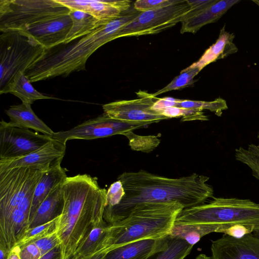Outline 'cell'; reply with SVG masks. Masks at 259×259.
Instances as JSON below:
<instances>
[{
  "label": "cell",
  "mask_w": 259,
  "mask_h": 259,
  "mask_svg": "<svg viewBox=\"0 0 259 259\" xmlns=\"http://www.w3.org/2000/svg\"><path fill=\"white\" fill-rule=\"evenodd\" d=\"M72 25L69 14L39 23L23 31L31 35L46 49L64 42Z\"/></svg>",
  "instance_id": "16"
},
{
  "label": "cell",
  "mask_w": 259,
  "mask_h": 259,
  "mask_svg": "<svg viewBox=\"0 0 259 259\" xmlns=\"http://www.w3.org/2000/svg\"><path fill=\"white\" fill-rule=\"evenodd\" d=\"M179 100V99L171 97L158 98L154 104L152 109L156 111H161L168 107H176V103Z\"/></svg>",
  "instance_id": "39"
},
{
  "label": "cell",
  "mask_w": 259,
  "mask_h": 259,
  "mask_svg": "<svg viewBox=\"0 0 259 259\" xmlns=\"http://www.w3.org/2000/svg\"><path fill=\"white\" fill-rule=\"evenodd\" d=\"M42 255L34 243L22 247L20 252L21 259H40Z\"/></svg>",
  "instance_id": "38"
},
{
  "label": "cell",
  "mask_w": 259,
  "mask_h": 259,
  "mask_svg": "<svg viewBox=\"0 0 259 259\" xmlns=\"http://www.w3.org/2000/svg\"><path fill=\"white\" fill-rule=\"evenodd\" d=\"M70 10L57 0H1L0 31H25Z\"/></svg>",
  "instance_id": "7"
},
{
  "label": "cell",
  "mask_w": 259,
  "mask_h": 259,
  "mask_svg": "<svg viewBox=\"0 0 259 259\" xmlns=\"http://www.w3.org/2000/svg\"><path fill=\"white\" fill-rule=\"evenodd\" d=\"M174 224H242L252 229V235L259 238V204L246 199L212 197L206 203L182 209Z\"/></svg>",
  "instance_id": "5"
},
{
  "label": "cell",
  "mask_w": 259,
  "mask_h": 259,
  "mask_svg": "<svg viewBox=\"0 0 259 259\" xmlns=\"http://www.w3.org/2000/svg\"><path fill=\"white\" fill-rule=\"evenodd\" d=\"M67 177L65 170L61 167V163L52 166L44 173L34 190L30 211L29 223L41 202L52 190L62 183Z\"/></svg>",
  "instance_id": "20"
},
{
  "label": "cell",
  "mask_w": 259,
  "mask_h": 259,
  "mask_svg": "<svg viewBox=\"0 0 259 259\" xmlns=\"http://www.w3.org/2000/svg\"><path fill=\"white\" fill-rule=\"evenodd\" d=\"M234 37L233 33L225 31L224 26L216 42L205 51L197 62L187 68H197L201 71L209 64L236 53L238 49L233 42Z\"/></svg>",
  "instance_id": "21"
},
{
  "label": "cell",
  "mask_w": 259,
  "mask_h": 259,
  "mask_svg": "<svg viewBox=\"0 0 259 259\" xmlns=\"http://www.w3.org/2000/svg\"><path fill=\"white\" fill-rule=\"evenodd\" d=\"M69 15L72 19V25L64 43L83 36L99 26L109 22L100 21L92 15L80 10H70Z\"/></svg>",
  "instance_id": "23"
},
{
  "label": "cell",
  "mask_w": 259,
  "mask_h": 259,
  "mask_svg": "<svg viewBox=\"0 0 259 259\" xmlns=\"http://www.w3.org/2000/svg\"><path fill=\"white\" fill-rule=\"evenodd\" d=\"M253 229L242 224H235L228 226H223L218 232L223 233L233 238L240 239L247 234H252Z\"/></svg>",
  "instance_id": "34"
},
{
  "label": "cell",
  "mask_w": 259,
  "mask_h": 259,
  "mask_svg": "<svg viewBox=\"0 0 259 259\" xmlns=\"http://www.w3.org/2000/svg\"><path fill=\"white\" fill-rule=\"evenodd\" d=\"M137 94L140 97L138 99L116 101L103 105L104 113L113 119L143 126L168 119L159 111L152 109L158 98L143 91Z\"/></svg>",
  "instance_id": "10"
},
{
  "label": "cell",
  "mask_w": 259,
  "mask_h": 259,
  "mask_svg": "<svg viewBox=\"0 0 259 259\" xmlns=\"http://www.w3.org/2000/svg\"><path fill=\"white\" fill-rule=\"evenodd\" d=\"M66 144L52 139L39 149L23 156L9 160H0V170L16 167H27L47 171L61 163L65 155Z\"/></svg>",
  "instance_id": "13"
},
{
  "label": "cell",
  "mask_w": 259,
  "mask_h": 259,
  "mask_svg": "<svg viewBox=\"0 0 259 259\" xmlns=\"http://www.w3.org/2000/svg\"><path fill=\"white\" fill-rule=\"evenodd\" d=\"M179 0H138L134 4V8L140 12L164 8Z\"/></svg>",
  "instance_id": "32"
},
{
  "label": "cell",
  "mask_w": 259,
  "mask_h": 259,
  "mask_svg": "<svg viewBox=\"0 0 259 259\" xmlns=\"http://www.w3.org/2000/svg\"><path fill=\"white\" fill-rule=\"evenodd\" d=\"M190 10L187 0H179L164 8L141 12L118 32L116 38L161 32L182 22Z\"/></svg>",
  "instance_id": "8"
},
{
  "label": "cell",
  "mask_w": 259,
  "mask_h": 259,
  "mask_svg": "<svg viewBox=\"0 0 259 259\" xmlns=\"http://www.w3.org/2000/svg\"><path fill=\"white\" fill-rule=\"evenodd\" d=\"M0 93L5 94L15 77L27 71L44 55L46 49L21 30L1 32Z\"/></svg>",
  "instance_id": "6"
},
{
  "label": "cell",
  "mask_w": 259,
  "mask_h": 259,
  "mask_svg": "<svg viewBox=\"0 0 259 259\" xmlns=\"http://www.w3.org/2000/svg\"><path fill=\"white\" fill-rule=\"evenodd\" d=\"M7 93L16 96L23 103L31 105L38 100L55 99L36 90L24 73H19L15 77L9 85L5 94Z\"/></svg>",
  "instance_id": "24"
},
{
  "label": "cell",
  "mask_w": 259,
  "mask_h": 259,
  "mask_svg": "<svg viewBox=\"0 0 259 259\" xmlns=\"http://www.w3.org/2000/svg\"><path fill=\"white\" fill-rule=\"evenodd\" d=\"M52 139L27 128L0 122V160L20 157L36 151Z\"/></svg>",
  "instance_id": "11"
},
{
  "label": "cell",
  "mask_w": 259,
  "mask_h": 259,
  "mask_svg": "<svg viewBox=\"0 0 259 259\" xmlns=\"http://www.w3.org/2000/svg\"><path fill=\"white\" fill-rule=\"evenodd\" d=\"M61 190L63 207L55 232L60 242V259H70L91 230L105 223L107 190L87 174L67 177Z\"/></svg>",
  "instance_id": "2"
},
{
  "label": "cell",
  "mask_w": 259,
  "mask_h": 259,
  "mask_svg": "<svg viewBox=\"0 0 259 259\" xmlns=\"http://www.w3.org/2000/svg\"><path fill=\"white\" fill-rule=\"evenodd\" d=\"M211 259H259V238L252 234L240 239L224 235L212 242Z\"/></svg>",
  "instance_id": "14"
},
{
  "label": "cell",
  "mask_w": 259,
  "mask_h": 259,
  "mask_svg": "<svg viewBox=\"0 0 259 259\" xmlns=\"http://www.w3.org/2000/svg\"><path fill=\"white\" fill-rule=\"evenodd\" d=\"M6 113L10 118L8 123L11 125L31 129L50 137L55 133L34 113L31 104L22 103L11 106Z\"/></svg>",
  "instance_id": "18"
},
{
  "label": "cell",
  "mask_w": 259,
  "mask_h": 259,
  "mask_svg": "<svg viewBox=\"0 0 259 259\" xmlns=\"http://www.w3.org/2000/svg\"><path fill=\"white\" fill-rule=\"evenodd\" d=\"M46 171L16 167L0 170V218L6 219Z\"/></svg>",
  "instance_id": "9"
},
{
  "label": "cell",
  "mask_w": 259,
  "mask_h": 259,
  "mask_svg": "<svg viewBox=\"0 0 259 259\" xmlns=\"http://www.w3.org/2000/svg\"><path fill=\"white\" fill-rule=\"evenodd\" d=\"M235 157L247 165L251 169L253 175L259 180V143L257 145L249 144L246 149L241 147L236 149Z\"/></svg>",
  "instance_id": "28"
},
{
  "label": "cell",
  "mask_w": 259,
  "mask_h": 259,
  "mask_svg": "<svg viewBox=\"0 0 259 259\" xmlns=\"http://www.w3.org/2000/svg\"><path fill=\"white\" fill-rule=\"evenodd\" d=\"M142 127L144 126L113 119L104 113L69 130L54 133L51 137L66 144L67 141L70 140H92L115 135H123Z\"/></svg>",
  "instance_id": "12"
},
{
  "label": "cell",
  "mask_w": 259,
  "mask_h": 259,
  "mask_svg": "<svg viewBox=\"0 0 259 259\" xmlns=\"http://www.w3.org/2000/svg\"><path fill=\"white\" fill-rule=\"evenodd\" d=\"M62 183L53 189L41 202L30 221L28 228L46 223L61 213L63 203L61 190Z\"/></svg>",
  "instance_id": "22"
},
{
  "label": "cell",
  "mask_w": 259,
  "mask_h": 259,
  "mask_svg": "<svg viewBox=\"0 0 259 259\" xmlns=\"http://www.w3.org/2000/svg\"><path fill=\"white\" fill-rule=\"evenodd\" d=\"M176 107L201 110H208L218 116H221L223 111L228 109L226 101L221 98H217L212 101L179 100L177 102Z\"/></svg>",
  "instance_id": "29"
},
{
  "label": "cell",
  "mask_w": 259,
  "mask_h": 259,
  "mask_svg": "<svg viewBox=\"0 0 259 259\" xmlns=\"http://www.w3.org/2000/svg\"><path fill=\"white\" fill-rule=\"evenodd\" d=\"M237 0H215L206 9L194 17L181 22V33H195L203 26L218 20Z\"/></svg>",
  "instance_id": "19"
},
{
  "label": "cell",
  "mask_w": 259,
  "mask_h": 259,
  "mask_svg": "<svg viewBox=\"0 0 259 259\" xmlns=\"http://www.w3.org/2000/svg\"><path fill=\"white\" fill-rule=\"evenodd\" d=\"M70 10L88 13L100 21L109 22L131 7L129 0H57Z\"/></svg>",
  "instance_id": "15"
},
{
  "label": "cell",
  "mask_w": 259,
  "mask_h": 259,
  "mask_svg": "<svg viewBox=\"0 0 259 259\" xmlns=\"http://www.w3.org/2000/svg\"><path fill=\"white\" fill-rule=\"evenodd\" d=\"M195 259H211V257L207 256L204 254H200L196 256Z\"/></svg>",
  "instance_id": "41"
},
{
  "label": "cell",
  "mask_w": 259,
  "mask_h": 259,
  "mask_svg": "<svg viewBox=\"0 0 259 259\" xmlns=\"http://www.w3.org/2000/svg\"><path fill=\"white\" fill-rule=\"evenodd\" d=\"M169 235L157 239H143L132 242L117 247L106 255L105 259H147L152 254L163 249Z\"/></svg>",
  "instance_id": "17"
},
{
  "label": "cell",
  "mask_w": 259,
  "mask_h": 259,
  "mask_svg": "<svg viewBox=\"0 0 259 259\" xmlns=\"http://www.w3.org/2000/svg\"><path fill=\"white\" fill-rule=\"evenodd\" d=\"M215 0H187L188 4L190 6V10L185 16L183 21L194 17L208 7Z\"/></svg>",
  "instance_id": "36"
},
{
  "label": "cell",
  "mask_w": 259,
  "mask_h": 259,
  "mask_svg": "<svg viewBox=\"0 0 259 259\" xmlns=\"http://www.w3.org/2000/svg\"><path fill=\"white\" fill-rule=\"evenodd\" d=\"M123 135L128 138L129 145L132 149L144 152L152 151L160 142L156 136H139L134 134L133 131L125 133Z\"/></svg>",
  "instance_id": "31"
},
{
  "label": "cell",
  "mask_w": 259,
  "mask_h": 259,
  "mask_svg": "<svg viewBox=\"0 0 259 259\" xmlns=\"http://www.w3.org/2000/svg\"><path fill=\"white\" fill-rule=\"evenodd\" d=\"M125 194L122 183L117 180L110 186L107 190L106 206H113L118 204Z\"/></svg>",
  "instance_id": "33"
},
{
  "label": "cell",
  "mask_w": 259,
  "mask_h": 259,
  "mask_svg": "<svg viewBox=\"0 0 259 259\" xmlns=\"http://www.w3.org/2000/svg\"><path fill=\"white\" fill-rule=\"evenodd\" d=\"M253 2H254V3H256L259 6V1H253Z\"/></svg>",
  "instance_id": "42"
},
{
  "label": "cell",
  "mask_w": 259,
  "mask_h": 259,
  "mask_svg": "<svg viewBox=\"0 0 259 259\" xmlns=\"http://www.w3.org/2000/svg\"><path fill=\"white\" fill-rule=\"evenodd\" d=\"M34 244L39 249L42 255L56 247H59L60 242L55 231L49 235L38 239Z\"/></svg>",
  "instance_id": "35"
},
{
  "label": "cell",
  "mask_w": 259,
  "mask_h": 259,
  "mask_svg": "<svg viewBox=\"0 0 259 259\" xmlns=\"http://www.w3.org/2000/svg\"><path fill=\"white\" fill-rule=\"evenodd\" d=\"M58 216L46 223L28 228L15 245L21 248L54 232L55 231Z\"/></svg>",
  "instance_id": "27"
},
{
  "label": "cell",
  "mask_w": 259,
  "mask_h": 259,
  "mask_svg": "<svg viewBox=\"0 0 259 259\" xmlns=\"http://www.w3.org/2000/svg\"><path fill=\"white\" fill-rule=\"evenodd\" d=\"M209 177L194 173L179 178H169L144 170L124 172L117 180L125 194L113 206H106L103 218L110 224L124 219L137 206L149 203L177 202L184 208L204 203L213 195L207 184Z\"/></svg>",
  "instance_id": "1"
},
{
  "label": "cell",
  "mask_w": 259,
  "mask_h": 259,
  "mask_svg": "<svg viewBox=\"0 0 259 259\" xmlns=\"http://www.w3.org/2000/svg\"><path fill=\"white\" fill-rule=\"evenodd\" d=\"M223 225L174 224L170 236L185 240L194 245L204 236L212 232H218Z\"/></svg>",
  "instance_id": "25"
},
{
  "label": "cell",
  "mask_w": 259,
  "mask_h": 259,
  "mask_svg": "<svg viewBox=\"0 0 259 259\" xmlns=\"http://www.w3.org/2000/svg\"><path fill=\"white\" fill-rule=\"evenodd\" d=\"M20 250L21 248L19 246H14L9 251L7 259H21L20 257Z\"/></svg>",
  "instance_id": "40"
},
{
  "label": "cell",
  "mask_w": 259,
  "mask_h": 259,
  "mask_svg": "<svg viewBox=\"0 0 259 259\" xmlns=\"http://www.w3.org/2000/svg\"><path fill=\"white\" fill-rule=\"evenodd\" d=\"M193 246L182 239L169 236L165 247L147 259H184L189 254Z\"/></svg>",
  "instance_id": "26"
},
{
  "label": "cell",
  "mask_w": 259,
  "mask_h": 259,
  "mask_svg": "<svg viewBox=\"0 0 259 259\" xmlns=\"http://www.w3.org/2000/svg\"><path fill=\"white\" fill-rule=\"evenodd\" d=\"M183 209L177 202L139 205L127 217L109 225V245L116 248L140 240L167 237Z\"/></svg>",
  "instance_id": "4"
},
{
  "label": "cell",
  "mask_w": 259,
  "mask_h": 259,
  "mask_svg": "<svg viewBox=\"0 0 259 259\" xmlns=\"http://www.w3.org/2000/svg\"><path fill=\"white\" fill-rule=\"evenodd\" d=\"M140 13L133 6L118 18L83 36L46 49L40 59L25 72V75L33 82L84 70L91 55L101 46L116 39L118 32Z\"/></svg>",
  "instance_id": "3"
},
{
  "label": "cell",
  "mask_w": 259,
  "mask_h": 259,
  "mask_svg": "<svg viewBox=\"0 0 259 259\" xmlns=\"http://www.w3.org/2000/svg\"><path fill=\"white\" fill-rule=\"evenodd\" d=\"M161 113L168 118L182 117V121H187L193 115L194 110L177 107H171L160 111Z\"/></svg>",
  "instance_id": "37"
},
{
  "label": "cell",
  "mask_w": 259,
  "mask_h": 259,
  "mask_svg": "<svg viewBox=\"0 0 259 259\" xmlns=\"http://www.w3.org/2000/svg\"><path fill=\"white\" fill-rule=\"evenodd\" d=\"M200 71L197 68H188L181 71V73L176 76L165 87L152 94L153 97L156 96L172 90H179L193 85L196 81L194 79Z\"/></svg>",
  "instance_id": "30"
}]
</instances>
